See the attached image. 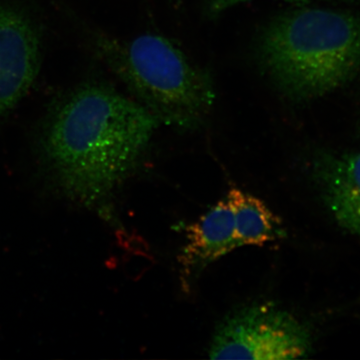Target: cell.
Returning <instances> with one entry per match:
<instances>
[{"mask_svg": "<svg viewBox=\"0 0 360 360\" xmlns=\"http://www.w3.org/2000/svg\"><path fill=\"white\" fill-rule=\"evenodd\" d=\"M160 124L135 99L103 82H84L47 116L42 153L66 195L94 205L127 179Z\"/></svg>", "mask_w": 360, "mask_h": 360, "instance_id": "1", "label": "cell"}, {"mask_svg": "<svg viewBox=\"0 0 360 360\" xmlns=\"http://www.w3.org/2000/svg\"><path fill=\"white\" fill-rule=\"evenodd\" d=\"M258 56L291 101L326 96L359 70L360 14L321 8L281 14L260 35Z\"/></svg>", "mask_w": 360, "mask_h": 360, "instance_id": "2", "label": "cell"}, {"mask_svg": "<svg viewBox=\"0 0 360 360\" xmlns=\"http://www.w3.org/2000/svg\"><path fill=\"white\" fill-rule=\"evenodd\" d=\"M94 41L98 56L158 122L193 129L210 115L217 97L212 78L167 37L96 33Z\"/></svg>", "mask_w": 360, "mask_h": 360, "instance_id": "3", "label": "cell"}, {"mask_svg": "<svg viewBox=\"0 0 360 360\" xmlns=\"http://www.w3.org/2000/svg\"><path fill=\"white\" fill-rule=\"evenodd\" d=\"M312 350L304 324L276 305L246 307L222 322L213 336L210 359H304Z\"/></svg>", "mask_w": 360, "mask_h": 360, "instance_id": "4", "label": "cell"}, {"mask_svg": "<svg viewBox=\"0 0 360 360\" xmlns=\"http://www.w3.org/2000/svg\"><path fill=\"white\" fill-rule=\"evenodd\" d=\"M39 27L21 9L0 4V120L27 96L41 68Z\"/></svg>", "mask_w": 360, "mask_h": 360, "instance_id": "5", "label": "cell"}, {"mask_svg": "<svg viewBox=\"0 0 360 360\" xmlns=\"http://www.w3.org/2000/svg\"><path fill=\"white\" fill-rule=\"evenodd\" d=\"M314 177L338 224L360 236V151L319 155Z\"/></svg>", "mask_w": 360, "mask_h": 360, "instance_id": "6", "label": "cell"}, {"mask_svg": "<svg viewBox=\"0 0 360 360\" xmlns=\"http://www.w3.org/2000/svg\"><path fill=\"white\" fill-rule=\"evenodd\" d=\"M186 231V243L179 255L184 277H193L207 265L240 248L236 236L233 212L226 198L188 225Z\"/></svg>", "mask_w": 360, "mask_h": 360, "instance_id": "7", "label": "cell"}, {"mask_svg": "<svg viewBox=\"0 0 360 360\" xmlns=\"http://www.w3.org/2000/svg\"><path fill=\"white\" fill-rule=\"evenodd\" d=\"M226 198L233 212L240 248L264 246L285 236L281 220L260 198L236 187L229 191Z\"/></svg>", "mask_w": 360, "mask_h": 360, "instance_id": "8", "label": "cell"}, {"mask_svg": "<svg viewBox=\"0 0 360 360\" xmlns=\"http://www.w3.org/2000/svg\"><path fill=\"white\" fill-rule=\"evenodd\" d=\"M250 0H207L208 9L212 14H217L231 8L232 6L243 4ZM283 1L295 2V4H307L311 0H283Z\"/></svg>", "mask_w": 360, "mask_h": 360, "instance_id": "9", "label": "cell"}]
</instances>
